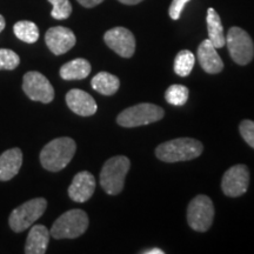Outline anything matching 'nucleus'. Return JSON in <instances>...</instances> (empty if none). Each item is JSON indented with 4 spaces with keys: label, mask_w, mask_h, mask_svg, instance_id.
I'll return each mask as SVG.
<instances>
[{
    "label": "nucleus",
    "mask_w": 254,
    "mask_h": 254,
    "mask_svg": "<svg viewBox=\"0 0 254 254\" xmlns=\"http://www.w3.org/2000/svg\"><path fill=\"white\" fill-rule=\"evenodd\" d=\"M77 151V145L68 136L57 138L50 141L40 152V163L50 172H59L72 160Z\"/></svg>",
    "instance_id": "1"
},
{
    "label": "nucleus",
    "mask_w": 254,
    "mask_h": 254,
    "mask_svg": "<svg viewBox=\"0 0 254 254\" xmlns=\"http://www.w3.org/2000/svg\"><path fill=\"white\" fill-rule=\"evenodd\" d=\"M204 146L193 138H179L159 145L155 155L164 163H178L198 158L202 153Z\"/></svg>",
    "instance_id": "2"
},
{
    "label": "nucleus",
    "mask_w": 254,
    "mask_h": 254,
    "mask_svg": "<svg viewBox=\"0 0 254 254\" xmlns=\"http://www.w3.org/2000/svg\"><path fill=\"white\" fill-rule=\"evenodd\" d=\"M129 167V159L124 155L111 158L104 164L100 172V185L107 194L118 195L122 192Z\"/></svg>",
    "instance_id": "3"
},
{
    "label": "nucleus",
    "mask_w": 254,
    "mask_h": 254,
    "mask_svg": "<svg viewBox=\"0 0 254 254\" xmlns=\"http://www.w3.org/2000/svg\"><path fill=\"white\" fill-rule=\"evenodd\" d=\"M88 217L82 209H69L60 215L51 228L50 234L55 239H75L86 232Z\"/></svg>",
    "instance_id": "4"
},
{
    "label": "nucleus",
    "mask_w": 254,
    "mask_h": 254,
    "mask_svg": "<svg viewBox=\"0 0 254 254\" xmlns=\"http://www.w3.org/2000/svg\"><path fill=\"white\" fill-rule=\"evenodd\" d=\"M47 201L44 198H34L18 206L9 214L8 224L12 231L15 233H21L39 219L46 211Z\"/></svg>",
    "instance_id": "5"
},
{
    "label": "nucleus",
    "mask_w": 254,
    "mask_h": 254,
    "mask_svg": "<svg viewBox=\"0 0 254 254\" xmlns=\"http://www.w3.org/2000/svg\"><path fill=\"white\" fill-rule=\"evenodd\" d=\"M164 110L161 107L153 104H138L135 106L128 107L125 111H123L117 118V123L120 126L127 127H138L153 124L163 119Z\"/></svg>",
    "instance_id": "6"
},
{
    "label": "nucleus",
    "mask_w": 254,
    "mask_h": 254,
    "mask_svg": "<svg viewBox=\"0 0 254 254\" xmlns=\"http://www.w3.org/2000/svg\"><path fill=\"white\" fill-rule=\"evenodd\" d=\"M226 44L231 58L238 65H247L254 57V44L252 38L240 27H232L226 37Z\"/></svg>",
    "instance_id": "7"
},
{
    "label": "nucleus",
    "mask_w": 254,
    "mask_h": 254,
    "mask_svg": "<svg viewBox=\"0 0 254 254\" xmlns=\"http://www.w3.org/2000/svg\"><path fill=\"white\" fill-rule=\"evenodd\" d=\"M214 219V206L207 195H196L187 207V222L196 232H206Z\"/></svg>",
    "instance_id": "8"
},
{
    "label": "nucleus",
    "mask_w": 254,
    "mask_h": 254,
    "mask_svg": "<svg viewBox=\"0 0 254 254\" xmlns=\"http://www.w3.org/2000/svg\"><path fill=\"white\" fill-rule=\"evenodd\" d=\"M23 90L25 94L33 101L50 104L55 99V90L49 79L40 72L31 71L24 75Z\"/></svg>",
    "instance_id": "9"
},
{
    "label": "nucleus",
    "mask_w": 254,
    "mask_h": 254,
    "mask_svg": "<svg viewBox=\"0 0 254 254\" xmlns=\"http://www.w3.org/2000/svg\"><path fill=\"white\" fill-rule=\"evenodd\" d=\"M250 185V171L245 165H234L225 172L221 180L222 192L231 198L245 194Z\"/></svg>",
    "instance_id": "10"
},
{
    "label": "nucleus",
    "mask_w": 254,
    "mask_h": 254,
    "mask_svg": "<svg viewBox=\"0 0 254 254\" xmlns=\"http://www.w3.org/2000/svg\"><path fill=\"white\" fill-rule=\"evenodd\" d=\"M104 40L106 45L123 58H131L135 51V38L125 27L111 28L105 33Z\"/></svg>",
    "instance_id": "11"
},
{
    "label": "nucleus",
    "mask_w": 254,
    "mask_h": 254,
    "mask_svg": "<svg viewBox=\"0 0 254 254\" xmlns=\"http://www.w3.org/2000/svg\"><path fill=\"white\" fill-rule=\"evenodd\" d=\"M46 45L56 56H62L68 52L77 43L74 33L67 27L56 26L47 30L45 34Z\"/></svg>",
    "instance_id": "12"
},
{
    "label": "nucleus",
    "mask_w": 254,
    "mask_h": 254,
    "mask_svg": "<svg viewBox=\"0 0 254 254\" xmlns=\"http://www.w3.org/2000/svg\"><path fill=\"white\" fill-rule=\"evenodd\" d=\"M95 190V179L93 174L82 171L75 174L72 184L68 187V195L75 202H86L93 195Z\"/></svg>",
    "instance_id": "13"
},
{
    "label": "nucleus",
    "mask_w": 254,
    "mask_h": 254,
    "mask_svg": "<svg viewBox=\"0 0 254 254\" xmlns=\"http://www.w3.org/2000/svg\"><path fill=\"white\" fill-rule=\"evenodd\" d=\"M66 104L72 112L81 117L93 116L98 110L93 97L87 92L78 88L68 91V93L66 94Z\"/></svg>",
    "instance_id": "14"
},
{
    "label": "nucleus",
    "mask_w": 254,
    "mask_h": 254,
    "mask_svg": "<svg viewBox=\"0 0 254 254\" xmlns=\"http://www.w3.org/2000/svg\"><path fill=\"white\" fill-rule=\"evenodd\" d=\"M198 60L202 69L209 74H217L224 68V63L217 52V47L206 39L198 47Z\"/></svg>",
    "instance_id": "15"
},
{
    "label": "nucleus",
    "mask_w": 254,
    "mask_h": 254,
    "mask_svg": "<svg viewBox=\"0 0 254 254\" xmlns=\"http://www.w3.org/2000/svg\"><path fill=\"white\" fill-rule=\"evenodd\" d=\"M23 165V152L14 147L0 155V182H8L17 176Z\"/></svg>",
    "instance_id": "16"
},
{
    "label": "nucleus",
    "mask_w": 254,
    "mask_h": 254,
    "mask_svg": "<svg viewBox=\"0 0 254 254\" xmlns=\"http://www.w3.org/2000/svg\"><path fill=\"white\" fill-rule=\"evenodd\" d=\"M50 243V231L44 225H33L25 244L26 254H44Z\"/></svg>",
    "instance_id": "17"
},
{
    "label": "nucleus",
    "mask_w": 254,
    "mask_h": 254,
    "mask_svg": "<svg viewBox=\"0 0 254 254\" xmlns=\"http://www.w3.org/2000/svg\"><path fill=\"white\" fill-rule=\"evenodd\" d=\"M91 69V64L86 59L78 58L64 64L59 73L64 80H81L88 77Z\"/></svg>",
    "instance_id": "18"
},
{
    "label": "nucleus",
    "mask_w": 254,
    "mask_h": 254,
    "mask_svg": "<svg viewBox=\"0 0 254 254\" xmlns=\"http://www.w3.org/2000/svg\"><path fill=\"white\" fill-rule=\"evenodd\" d=\"M207 31H208V39L217 49H221L226 44V37L224 34V27H222L221 19L219 17L214 8L209 7L207 9Z\"/></svg>",
    "instance_id": "19"
},
{
    "label": "nucleus",
    "mask_w": 254,
    "mask_h": 254,
    "mask_svg": "<svg viewBox=\"0 0 254 254\" xmlns=\"http://www.w3.org/2000/svg\"><path fill=\"white\" fill-rule=\"evenodd\" d=\"M91 85L94 91L103 95H113L120 87L118 77L109 72H99L91 80Z\"/></svg>",
    "instance_id": "20"
},
{
    "label": "nucleus",
    "mask_w": 254,
    "mask_h": 254,
    "mask_svg": "<svg viewBox=\"0 0 254 254\" xmlns=\"http://www.w3.org/2000/svg\"><path fill=\"white\" fill-rule=\"evenodd\" d=\"M13 32L19 40L27 44H34L39 39V28L33 21L20 20L14 24Z\"/></svg>",
    "instance_id": "21"
},
{
    "label": "nucleus",
    "mask_w": 254,
    "mask_h": 254,
    "mask_svg": "<svg viewBox=\"0 0 254 254\" xmlns=\"http://www.w3.org/2000/svg\"><path fill=\"white\" fill-rule=\"evenodd\" d=\"M194 55L189 50H183L178 53L174 59V72L179 77H187L192 72L194 66Z\"/></svg>",
    "instance_id": "22"
},
{
    "label": "nucleus",
    "mask_w": 254,
    "mask_h": 254,
    "mask_svg": "<svg viewBox=\"0 0 254 254\" xmlns=\"http://www.w3.org/2000/svg\"><path fill=\"white\" fill-rule=\"evenodd\" d=\"M165 99L173 106H183L189 99V88L184 85H172L167 88Z\"/></svg>",
    "instance_id": "23"
},
{
    "label": "nucleus",
    "mask_w": 254,
    "mask_h": 254,
    "mask_svg": "<svg viewBox=\"0 0 254 254\" xmlns=\"http://www.w3.org/2000/svg\"><path fill=\"white\" fill-rule=\"evenodd\" d=\"M50 4H52L53 8L51 12L52 18L57 20H65L72 13V5L69 0H49Z\"/></svg>",
    "instance_id": "24"
},
{
    "label": "nucleus",
    "mask_w": 254,
    "mask_h": 254,
    "mask_svg": "<svg viewBox=\"0 0 254 254\" xmlns=\"http://www.w3.org/2000/svg\"><path fill=\"white\" fill-rule=\"evenodd\" d=\"M20 64V58L14 51L8 49H0V69H12L17 68Z\"/></svg>",
    "instance_id": "25"
},
{
    "label": "nucleus",
    "mask_w": 254,
    "mask_h": 254,
    "mask_svg": "<svg viewBox=\"0 0 254 254\" xmlns=\"http://www.w3.org/2000/svg\"><path fill=\"white\" fill-rule=\"evenodd\" d=\"M241 136L244 138L251 147L254 148V122L252 120H244L239 126Z\"/></svg>",
    "instance_id": "26"
},
{
    "label": "nucleus",
    "mask_w": 254,
    "mask_h": 254,
    "mask_svg": "<svg viewBox=\"0 0 254 254\" xmlns=\"http://www.w3.org/2000/svg\"><path fill=\"white\" fill-rule=\"evenodd\" d=\"M190 0H172L170 5V9H168V14L173 20H178L182 15L184 7H185L187 2H190Z\"/></svg>",
    "instance_id": "27"
},
{
    "label": "nucleus",
    "mask_w": 254,
    "mask_h": 254,
    "mask_svg": "<svg viewBox=\"0 0 254 254\" xmlns=\"http://www.w3.org/2000/svg\"><path fill=\"white\" fill-rule=\"evenodd\" d=\"M77 1L81 6H84V7L92 8V7H94V6L101 4V2H103L104 0H77Z\"/></svg>",
    "instance_id": "28"
},
{
    "label": "nucleus",
    "mask_w": 254,
    "mask_h": 254,
    "mask_svg": "<svg viewBox=\"0 0 254 254\" xmlns=\"http://www.w3.org/2000/svg\"><path fill=\"white\" fill-rule=\"evenodd\" d=\"M118 1L125 5H136L139 4V2H141L142 0H118Z\"/></svg>",
    "instance_id": "29"
},
{
    "label": "nucleus",
    "mask_w": 254,
    "mask_h": 254,
    "mask_svg": "<svg viewBox=\"0 0 254 254\" xmlns=\"http://www.w3.org/2000/svg\"><path fill=\"white\" fill-rule=\"evenodd\" d=\"M144 254H164V251L160 250V249H152L150 251H145V252H142Z\"/></svg>",
    "instance_id": "30"
},
{
    "label": "nucleus",
    "mask_w": 254,
    "mask_h": 254,
    "mask_svg": "<svg viewBox=\"0 0 254 254\" xmlns=\"http://www.w3.org/2000/svg\"><path fill=\"white\" fill-rule=\"evenodd\" d=\"M5 26H6V21H5V18L2 17L1 14H0V33H1L2 31H4Z\"/></svg>",
    "instance_id": "31"
}]
</instances>
